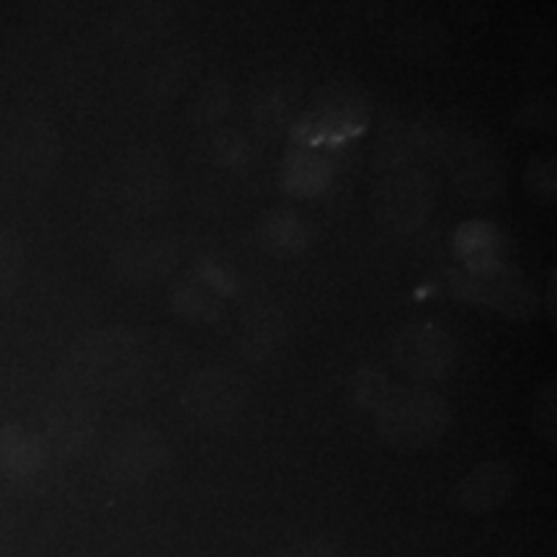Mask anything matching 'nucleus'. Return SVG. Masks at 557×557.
<instances>
[{"label":"nucleus","mask_w":557,"mask_h":557,"mask_svg":"<svg viewBox=\"0 0 557 557\" xmlns=\"http://www.w3.org/2000/svg\"><path fill=\"white\" fill-rule=\"evenodd\" d=\"M374 410L382 438L400 451L429 447L449 423L447 400L426 387L387 389Z\"/></svg>","instance_id":"f257e3e1"},{"label":"nucleus","mask_w":557,"mask_h":557,"mask_svg":"<svg viewBox=\"0 0 557 557\" xmlns=\"http://www.w3.org/2000/svg\"><path fill=\"white\" fill-rule=\"evenodd\" d=\"M393 359L413 380L434 382L455 367V346L442 329L431 323L403 329L393 341Z\"/></svg>","instance_id":"f03ea898"},{"label":"nucleus","mask_w":557,"mask_h":557,"mask_svg":"<svg viewBox=\"0 0 557 557\" xmlns=\"http://www.w3.org/2000/svg\"><path fill=\"white\" fill-rule=\"evenodd\" d=\"M436 186L426 173L406 169L385 181L380 191V218L395 230H413L434 209Z\"/></svg>","instance_id":"7ed1b4c3"},{"label":"nucleus","mask_w":557,"mask_h":557,"mask_svg":"<svg viewBox=\"0 0 557 557\" xmlns=\"http://www.w3.org/2000/svg\"><path fill=\"white\" fill-rule=\"evenodd\" d=\"M246 400V385L227 369H205L194 374L184 393L186 410L201 423L220 426L238 413Z\"/></svg>","instance_id":"20e7f679"},{"label":"nucleus","mask_w":557,"mask_h":557,"mask_svg":"<svg viewBox=\"0 0 557 557\" xmlns=\"http://www.w3.org/2000/svg\"><path fill=\"white\" fill-rule=\"evenodd\" d=\"M517 493V472L504 459L478 465L457 485V504L468 513L483 517L504 508Z\"/></svg>","instance_id":"39448f33"},{"label":"nucleus","mask_w":557,"mask_h":557,"mask_svg":"<svg viewBox=\"0 0 557 557\" xmlns=\"http://www.w3.org/2000/svg\"><path fill=\"white\" fill-rule=\"evenodd\" d=\"M455 163V181L459 191L468 197L491 199L496 197L500 184H504V169L500 160L487 145H465L462 150L451 158Z\"/></svg>","instance_id":"423d86ee"},{"label":"nucleus","mask_w":557,"mask_h":557,"mask_svg":"<svg viewBox=\"0 0 557 557\" xmlns=\"http://www.w3.org/2000/svg\"><path fill=\"white\" fill-rule=\"evenodd\" d=\"M116 470L120 475L143 478L158 470L160 459H163V442H160L158 431L152 429H132L129 434L122 436V442L114 449Z\"/></svg>","instance_id":"0eeeda50"},{"label":"nucleus","mask_w":557,"mask_h":557,"mask_svg":"<svg viewBox=\"0 0 557 557\" xmlns=\"http://www.w3.org/2000/svg\"><path fill=\"white\" fill-rule=\"evenodd\" d=\"M41 447L37 436L24 429H0V470L11 478H29L41 465Z\"/></svg>","instance_id":"6e6552de"},{"label":"nucleus","mask_w":557,"mask_h":557,"mask_svg":"<svg viewBox=\"0 0 557 557\" xmlns=\"http://www.w3.org/2000/svg\"><path fill=\"white\" fill-rule=\"evenodd\" d=\"M284 341V323L282 315L276 312H259V315L246 320V331H243V354L253 361L269 359L271 354L282 346Z\"/></svg>","instance_id":"1a4fd4ad"},{"label":"nucleus","mask_w":557,"mask_h":557,"mask_svg":"<svg viewBox=\"0 0 557 557\" xmlns=\"http://www.w3.org/2000/svg\"><path fill=\"white\" fill-rule=\"evenodd\" d=\"M367 114V99L357 86L348 83H338L331 90L320 96V116L323 122H336L341 127L364 120Z\"/></svg>","instance_id":"9d476101"},{"label":"nucleus","mask_w":557,"mask_h":557,"mask_svg":"<svg viewBox=\"0 0 557 557\" xmlns=\"http://www.w3.org/2000/svg\"><path fill=\"white\" fill-rule=\"evenodd\" d=\"M329 181V165L323 156H312V152H297L292 156L287 165V186L297 194H315Z\"/></svg>","instance_id":"9b49d317"},{"label":"nucleus","mask_w":557,"mask_h":557,"mask_svg":"<svg viewBox=\"0 0 557 557\" xmlns=\"http://www.w3.org/2000/svg\"><path fill=\"white\" fill-rule=\"evenodd\" d=\"M276 557H348V555L336 545H331V542L308 540V542H297V545L292 547H284L282 553H276Z\"/></svg>","instance_id":"f8f14e48"}]
</instances>
